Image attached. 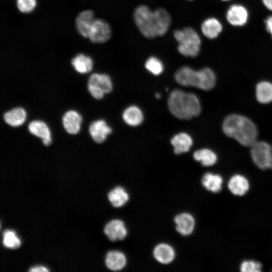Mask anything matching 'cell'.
Returning a JSON list of instances; mask_svg holds the SVG:
<instances>
[{
	"label": "cell",
	"instance_id": "6da1fadb",
	"mask_svg": "<svg viewBox=\"0 0 272 272\" xmlns=\"http://www.w3.org/2000/svg\"><path fill=\"white\" fill-rule=\"evenodd\" d=\"M133 18L140 31L148 38L165 35L171 23L170 15L166 10L159 8L153 11L145 5L135 9Z\"/></svg>",
	"mask_w": 272,
	"mask_h": 272
},
{
	"label": "cell",
	"instance_id": "7a4b0ae2",
	"mask_svg": "<svg viewBox=\"0 0 272 272\" xmlns=\"http://www.w3.org/2000/svg\"><path fill=\"white\" fill-rule=\"evenodd\" d=\"M222 129L227 136L244 146L250 147L257 141L258 130L255 123L241 114L227 116L223 122Z\"/></svg>",
	"mask_w": 272,
	"mask_h": 272
},
{
	"label": "cell",
	"instance_id": "3957f363",
	"mask_svg": "<svg viewBox=\"0 0 272 272\" xmlns=\"http://www.w3.org/2000/svg\"><path fill=\"white\" fill-rule=\"evenodd\" d=\"M168 107L171 113L180 119H189L197 116L201 105L197 97L181 90L171 92L168 99Z\"/></svg>",
	"mask_w": 272,
	"mask_h": 272
},
{
	"label": "cell",
	"instance_id": "277c9868",
	"mask_svg": "<svg viewBox=\"0 0 272 272\" xmlns=\"http://www.w3.org/2000/svg\"><path fill=\"white\" fill-rule=\"evenodd\" d=\"M175 79L182 86L194 87L205 91L213 89L216 82L215 74L210 68L195 71L187 66L180 67L176 72Z\"/></svg>",
	"mask_w": 272,
	"mask_h": 272
},
{
	"label": "cell",
	"instance_id": "5b68a950",
	"mask_svg": "<svg viewBox=\"0 0 272 272\" xmlns=\"http://www.w3.org/2000/svg\"><path fill=\"white\" fill-rule=\"evenodd\" d=\"M173 35L178 43L177 49L181 54L191 57L197 56L200 51L201 41L193 28L188 27L176 30Z\"/></svg>",
	"mask_w": 272,
	"mask_h": 272
},
{
	"label": "cell",
	"instance_id": "8992f818",
	"mask_svg": "<svg viewBox=\"0 0 272 272\" xmlns=\"http://www.w3.org/2000/svg\"><path fill=\"white\" fill-rule=\"evenodd\" d=\"M87 88L93 98L101 99L105 94L112 91V83L109 75L95 73L90 76Z\"/></svg>",
	"mask_w": 272,
	"mask_h": 272
},
{
	"label": "cell",
	"instance_id": "52a82bcc",
	"mask_svg": "<svg viewBox=\"0 0 272 272\" xmlns=\"http://www.w3.org/2000/svg\"><path fill=\"white\" fill-rule=\"evenodd\" d=\"M250 147L251 157L255 165L262 170L269 169L271 146L265 141L257 140Z\"/></svg>",
	"mask_w": 272,
	"mask_h": 272
},
{
	"label": "cell",
	"instance_id": "ba28073f",
	"mask_svg": "<svg viewBox=\"0 0 272 272\" xmlns=\"http://www.w3.org/2000/svg\"><path fill=\"white\" fill-rule=\"evenodd\" d=\"M249 12L243 5L234 4L231 5L226 13L227 22L233 27H243L248 21Z\"/></svg>",
	"mask_w": 272,
	"mask_h": 272
},
{
	"label": "cell",
	"instance_id": "9c48e42d",
	"mask_svg": "<svg viewBox=\"0 0 272 272\" xmlns=\"http://www.w3.org/2000/svg\"><path fill=\"white\" fill-rule=\"evenodd\" d=\"M111 29L109 24L100 19H95L90 29L88 38L95 43L106 42L110 38Z\"/></svg>",
	"mask_w": 272,
	"mask_h": 272
},
{
	"label": "cell",
	"instance_id": "30bf717a",
	"mask_svg": "<svg viewBox=\"0 0 272 272\" xmlns=\"http://www.w3.org/2000/svg\"><path fill=\"white\" fill-rule=\"evenodd\" d=\"M89 132L95 143L101 144L104 142L107 135L111 133L112 128L107 124L105 120L99 119L90 123Z\"/></svg>",
	"mask_w": 272,
	"mask_h": 272
},
{
	"label": "cell",
	"instance_id": "8fae6325",
	"mask_svg": "<svg viewBox=\"0 0 272 272\" xmlns=\"http://www.w3.org/2000/svg\"><path fill=\"white\" fill-rule=\"evenodd\" d=\"M29 131L41 139L42 144L48 147L52 143L51 133L47 125L39 120H32L28 125Z\"/></svg>",
	"mask_w": 272,
	"mask_h": 272
},
{
	"label": "cell",
	"instance_id": "7c38bea8",
	"mask_svg": "<svg viewBox=\"0 0 272 272\" xmlns=\"http://www.w3.org/2000/svg\"><path fill=\"white\" fill-rule=\"evenodd\" d=\"M104 231L109 240L112 241L123 240L127 234L124 223L118 219L109 222L105 225Z\"/></svg>",
	"mask_w": 272,
	"mask_h": 272
},
{
	"label": "cell",
	"instance_id": "4fadbf2b",
	"mask_svg": "<svg viewBox=\"0 0 272 272\" xmlns=\"http://www.w3.org/2000/svg\"><path fill=\"white\" fill-rule=\"evenodd\" d=\"M95 20L94 13L90 10H84L80 13L76 20V26L78 33L82 36L88 38Z\"/></svg>",
	"mask_w": 272,
	"mask_h": 272
},
{
	"label": "cell",
	"instance_id": "5bb4252c",
	"mask_svg": "<svg viewBox=\"0 0 272 272\" xmlns=\"http://www.w3.org/2000/svg\"><path fill=\"white\" fill-rule=\"evenodd\" d=\"M81 115L73 110L66 111L62 117V124L65 130L70 134H77L81 128Z\"/></svg>",
	"mask_w": 272,
	"mask_h": 272
},
{
	"label": "cell",
	"instance_id": "9a60e30c",
	"mask_svg": "<svg viewBox=\"0 0 272 272\" xmlns=\"http://www.w3.org/2000/svg\"><path fill=\"white\" fill-rule=\"evenodd\" d=\"M223 26L221 21L215 17L206 19L201 23V31L207 38L214 39L222 33Z\"/></svg>",
	"mask_w": 272,
	"mask_h": 272
},
{
	"label": "cell",
	"instance_id": "2e32d148",
	"mask_svg": "<svg viewBox=\"0 0 272 272\" xmlns=\"http://www.w3.org/2000/svg\"><path fill=\"white\" fill-rule=\"evenodd\" d=\"M176 230L181 235H190L194 228L195 221L193 217L188 213H181L174 218Z\"/></svg>",
	"mask_w": 272,
	"mask_h": 272
},
{
	"label": "cell",
	"instance_id": "e0dca14e",
	"mask_svg": "<svg viewBox=\"0 0 272 272\" xmlns=\"http://www.w3.org/2000/svg\"><path fill=\"white\" fill-rule=\"evenodd\" d=\"M228 187L233 194L242 196L249 190V183L245 176L236 174L232 176L229 179Z\"/></svg>",
	"mask_w": 272,
	"mask_h": 272
},
{
	"label": "cell",
	"instance_id": "ac0fdd59",
	"mask_svg": "<svg viewBox=\"0 0 272 272\" xmlns=\"http://www.w3.org/2000/svg\"><path fill=\"white\" fill-rule=\"evenodd\" d=\"M105 264L107 268L111 270H120L126 264V258L120 251H110L106 255Z\"/></svg>",
	"mask_w": 272,
	"mask_h": 272
},
{
	"label": "cell",
	"instance_id": "d6986e66",
	"mask_svg": "<svg viewBox=\"0 0 272 272\" xmlns=\"http://www.w3.org/2000/svg\"><path fill=\"white\" fill-rule=\"evenodd\" d=\"M26 118V112L21 107H15L6 112L3 115L5 122L12 127L20 126L24 122Z\"/></svg>",
	"mask_w": 272,
	"mask_h": 272
},
{
	"label": "cell",
	"instance_id": "ffe728a7",
	"mask_svg": "<svg viewBox=\"0 0 272 272\" xmlns=\"http://www.w3.org/2000/svg\"><path fill=\"white\" fill-rule=\"evenodd\" d=\"M176 154L188 152L191 147L193 141L191 137L186 133L180 132L174 135L171 140Z\"/></svg>",
	"mask_w": 272,
	"mask_h": 272
},
{
	"label": "cell",
	"instance_id": "44dd1931",
	"mask_svg": "<svg viewBox=\"0 0 272 272\" xmlns=\"http://www.w3.org/2000/svg\"><path fill=\"white\" fill-rule=\"evenodd\" d=\"M154 258L162 264H168L172 262L175 257L173 248L167 244L162 243L157 245L153 251Z\"/></svg>",
	"mask_w": 272,
	"mask_h": 272
},
{
	"label": "cell",
	"instance_id": "7402d4cb",
	"mask_svg": "<svg viewBox=\"0 0 272 272\" xmlns=\"http://www.w3.org/2000/svg\"><path fill=\"white\" fill-rule=\"evenodd\" d=\"M74 69L80 74H86L91 72L93 67L92 58L85 54L79 53L71 60Z\"/></svg>",
	"mask_w": 272,
	"mask_h": 272
},
{
	"label": "cell",
	"instance_id": "603a6c76",
	"mask_svg": "<svg viewBox=\"0 0 272 272\" xmlns=\"http://www.w3.org/2000/svg\"><path fill=\"white\" fill-rule=\"evenodd\" d=\"M255 96L257 100L262 104L272 102V83L262 81L259 82L255 88Z\"/></svg>",
	"mask_w": 272,
	"mask_h": 272
},
{
	"label": "cell",
	"instance_id": "cb8c5ba5",
	"mask_svg": "<svg viewBox=\"0 0 272 272\" xmlns=\"http://www.w3.org/2000/svg\"><path fill=\"white\" fill-rule=\"evenodd\" d=\"M223 181V178L220 175L212 173H206L201 179L203 186L214 193H217L221 190Z\"/></svg>",
	"mask_w": 272,
	"mask_h": 272
},
{
	"label": "cell",
	"instance_id": "d4e9b609",
	"mask_svg": "<svg viewBox=\"0 0 272 272\" xmlns=\"http://www.w3.org/2000/svg\"><path fill=\"white\" fill-rule=\"evenodd\" d=\"M122 118L128 125L136 126L142 122L144 117L141 110L138 107L132 105L124 110L122 114Z\"/></svg>",
	"mask_w": 272,
	"mask_h": 272
},
{
	"label": "cell",
	"instance_id": "484cf974",
	"mask_svg": "<svg viewBox=\"0 0 272 272\" xmlns=\"http://www.w3.org/2000/svg\"><path fill=\"white\" fill-rule=\"evenodd\" d=\"M108 197L113 207L119 208L128 201L129 195L123 187L117 186L108 193Z\"/></svg>",
	"mask_w": 272,
	"mask_h": 272
},
{
	"label": "cell",
	"instance_id": "4316f807",
	"mask_svg": "<svg viewBox=\"0 0 272 272\" xmlns=\"http://www.w3.org/2000/svg\"><path fill=\"white\" fill-rule=\"evenodd\" d=\"M193 157L195 160L200 162L204 166H211L217 161L216 154L209 149H202L194 152Z\"/></svg>",
	"mask_w": 272,
	"mask_h": 272
},
{
	"label": "cell",
	"instance_id": "83f0119b",
	"mask_svg": "<svg viewBox=\"0 0 272 272\" xmlns=\"http://www.w3.org/2000/svg\"><path fill=\"white\" fill-rule=\"evenodd\" d=\"M3 244L7 248L16 249L20 247L21 241L14 231L6 230L3 233Z\"/></svg>",
	"mask_w": 272,
	"mask_h": 272
},
{
	"label": "cell",
	"instance_id": "f1b7e54d",
	"mask_svg": "<svg viewBox=\"0 0 272 272\" xmlns=\"http://www.w3.org/2000/svg\"><path fill=\"white\" fill-rule=\"evenodd\" d=\"M145 67L154 75H159L164 70L162 62L155 56H151L146 60Z\"/></svg>",
	"mask_w": 272,
	"mask_h": 272
},
{
	"label": "cell",
	"instance_id": "f546056e",
	"mask_svg": "<svg viewBox=\"0 0 272 272\" xmlns=\"http://www.w3.org/2000/svg\"><path fill=\"white\" fill-rule=\"evenodd\" d=\"M261 264L256 261L247 260L240 264V269L242 272H259L261 271Z\"/></svg>",
	"mask_w": 272,
	"mask_h": 272
},
{
	"label": "cell",
	"instance_id": "4dcf8cb0",
	"mask_svg": "<svg viewBox=\"0 0 272 272\" xmlns=\"http://www.w3.org/2000/svg\"><path fill=\"white\" fill-rule=\"evenodd\" d=\"M16 5L21 12L29 13L36 8L37 0H16Z\"/></svg>",
	"mask_w": 272,
	"mask_h": 272
},
{
	"label": "cell",
	"instance_id": "1f68e13d",
	"mask_svg": "<svg viewBox=\"0 0 272 272\" xmlns=\"http://www.w3.org/2000/svg\"><path fill=\"white\" fill-rule=\"evenodd\" d=\"M264 24L266 31L272 37V15L265 19Z\"/></svg>",
	"mask_w": 272,
	"mask_h": 272
},
{
	"label": "cell",
	"instance_id": "d6a6232c",
	"mask_svg": "<svg viewBox=\"0 0 272 272\" xmlns=\"http://www.w3.org/2000/svg\"><path fill=\"white\" fill-rule=\"evenodd\" d=\"M29 271L32 272L48 271L49 270L47 269L46 267L43 266H36L31 268Z\"/></svg>",
	"mask_w": 272,
	"mask_h": 272
},
{
	"label": "cell",
	"instance_id": "836d02e7",
	"mask_svg": "<svg viewBox=\"0 0 272 272\" xmlns=\"http://www.w3.org/2000/svg\"><path fill=\"white\" fill-rule=\"evenodd\" d=\"M262 3L267 10L272 12V0H262Z\"/></svg>",
	"mask_w": 272,
	"mask_h": 272
},
{
	"label": "cell",
	"instance_id": "e575fe53",
	"mask_svg": "<svg viewBox=\"0 0 272 272\" xmlns=\"http://www.w3.org/2000/svg\"><path fill=\"white\" fill-rule=\"evenodd\" d=\"M269 169H272V155L269 162Z\"/></svg>",
	"mask_w": 272,
	"mask_h": 272
},
{
	"label": "cell",
	"instance_id": "d590c367",
	"mask_svg": "<svg viewBox=\"0 0 272 272\" xmlns=\"http://www.w3.org/2000/svg\"><path fill=\"white\" fill-rule=\"evenodd\" d=\"M155 96H156L157 98H160V97H161L160 94H159V93H156Z\"/></svg>",
	"mask_w": 272,
	"mask_h": 272
},
{
	"label": "cell",
	"instance_id": "8d00e7d4",
	"mask_svg": "<svg viewBox=\"0 0 272 272\" xmlns=\"http://www.w3.org/2000/svg\"><path fill=\"white\" fill-rule=\"evenodd\" d=\"M222 1H223V2H228V1H229L230 0H221Z\"/></svg>",
	"mask_w": 272,
	"mask_h": 272
},
{
	"label": "cell",
	"instance_id": "74e56055",
	"mask_svg": "<svg viewBox=\"0 0 272 272\" xmlns=\"http://www.w3.org/2000/svg\"><path fill=\"white\" fill-rule=\"evenodd\" d=\"M189 1H193V0H189Z\"/></svg>",
	"mask_w": 272,
	"mask_h": 272
}]
</instances>
